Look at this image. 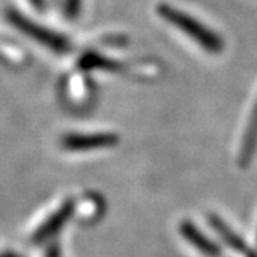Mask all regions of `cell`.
Instances as JSON below:
<instances>
[{"label":"cell","mask_w":257,"mask_h":257,"mask_svg":"<svg viewBox=\"0 0 257 257\" xmlns=\"http://www.w3.org/2000/svg\"><path fill=\"white\" fill-rule=\"evenodd\" d=\"M157 13L159 16L165 19L167 23L175 26L179 30L184 32L187 36L193 39L196 43L210 52V53H220L224 47V42L216 32L204 26L197 19H194L190 15L184 13L182 10L176 9L170 5L162 3L157 6Z\"/></svg>","instance_id":"1"},{"label":"cell","mask_w":257,"mask_h":257,"mask_svg":"<svg viewBox=\"0 0 257 257\" xmlns=\"http://www.w3.org/2000/svg\"><path fill=\"white\" fill-rule=\"evenodd\" d=\"M10 22L13 23V26H16L26 36L35 39L37 43H40L43 46L49 47L55 52H59V53L69 50V42L63 36H60L59 33H55L43 26H39L18 13H10Z\"/></svg>","instance_id":"2"},{"label":"cell","mask_w":257,"mask_h":257,"mask_svg":"<svg viewBox=\"0 0 257 257\" xmlns=\"http://www.w3.org/2000/svg\"><path fill=\"white\" fill-rule=\"evenodd\" d=\"M119 136L114 133H90V135H67L62 139V146L70 152H90L103 147L116 146Z\"/></svg>","instance_id":"3"},{"label":"cell","mask_w":257,"mask_h":257,"mask_svg":"<svg viewBox=\"0 0 257 257\" xmlns=\"http://www.w3.org/2000/svg\"><path fill=\"white\" fill-rule=\"evenodd\" d=\"M74 211V202L73 200H66V202L59 207V210H56L49 219H47L39 229L36 233L32 236V241L33 243H43L47 239H50L52 236H55L59 230L66 224V221L72 217Z\"/></svg>","instance_id":"4"},{"label":"cell","mask_w":257,"mask_h":257,"mask_svg":"<svg viewBox=\"0 0 257 257\" xmlns=\"http://www.w3.org/2000/svg\"><path fill=\"white\" fill-rule=\"evenodd\" d=\"M179 231H180V234L183 236L184 239L192 244L193 247L197 248L206 257L221 256L220 247L216 243H213L210 239H207L202 231L190 221H182L180 226H179Z\"/></svg>","instance_id":"5"},{"label":"cell","mask_w":257,"mask_h":257,"mask_svg":"<svg viewBox=\"0 0 257 257\" xmlns=\"http://www.w3.org/2000/svg\"><path fill=\"white\" fill-rule=\"evenodd\" d=\"M209 221H210L211 227L216 230V233H217L221 239L224 240V241L229 244L230 247L234 248V250H236V251H239V253L246 254V256L250 253V250H248L247 244L244 243V240L241 239L234 230L230 229L229 226H227L224 221L221 220L219 216H216V214H210Z\"/></svg>","instance_id":"6"},{"label":"cell","mask_w":257,"mask_h":257,"mask_svg":"<svg viewBox=\"0 0 257 257\" xmlns=\"http://www.w3.org/2000/svg\"><path fill=\"white\" fill-rule=\"evenodd\" d=\"M257 147V101L253 107L251 116L247 123V128L244 132V139H243V145L240 150L239 163L240 165H247L250 159L253 157Z\"/></svg>","instance_id":"7"},{"label":"cell","mask_w":257,"mask_h":257,"mask_svg":"<svg viewBox=\"0 0 257 257\" xmlns=\"http://www.w3.org/2000/svg\"><path fill=\"white\" fill-rule=\"evenodd\" d=\"M82 66L86 69H92V67H97V69H104V70H111V72H117L119 70V64L111 60H106L103 57H99L96 55H87L84 56L82 60Z\"/></svg>","instance_id":"8"},{"label":"cell","mask_w":257,"mask_h":257,"mask_svg":"<svg viewBox=\"0 0 257 257\" xmlns=\"http://www.w3.org/2000/svg\"><path fill=\"white\" fill-rule=\"evenodd\" d=\"M82 8V0H66V15L69 18H77Z\"/></svg>","instance_id":"9"},{"label":"cell","mask_w":257,"mask_h":257,"mask_svg":"<svg viewBox=\"0 0 257 257\" xmlns=\"http://www.w3.org/2000/svg\"><path fill=\"white\" fill-rule=\"evenodd\" d=\"M45 257H62V253H60V247L57 243H52L49 247H47L46 256Z\"/></svg>","instance_id":"10"},{"label":"cell","mask_w":257,"mask_h":257,"mask_svg":"<svg viewBox=\"0 0 257 257\" xmlns=\"http://www.w3.org/2000/svg\"><path fill=\"white\" fill-rule=\"evenodd\" d=\"M0 257H20V256H19L16 251H6V253H2Z\"/></svg>","instance_id":"11"},{"label":"cell","mask_w":257,"mask_h":257,"mask_svg":"<svg viewBox=\"0 0 257 257\" xmlns=\"http://www.w3.org/2000/svg\"><path fill=\"white\" fill-rule=\"evenodd\" d=\"M247 257H257V254L256 253H253V251H250V253L247 254Z\"/></svg>","instance_id":"12"}]
</instances>
